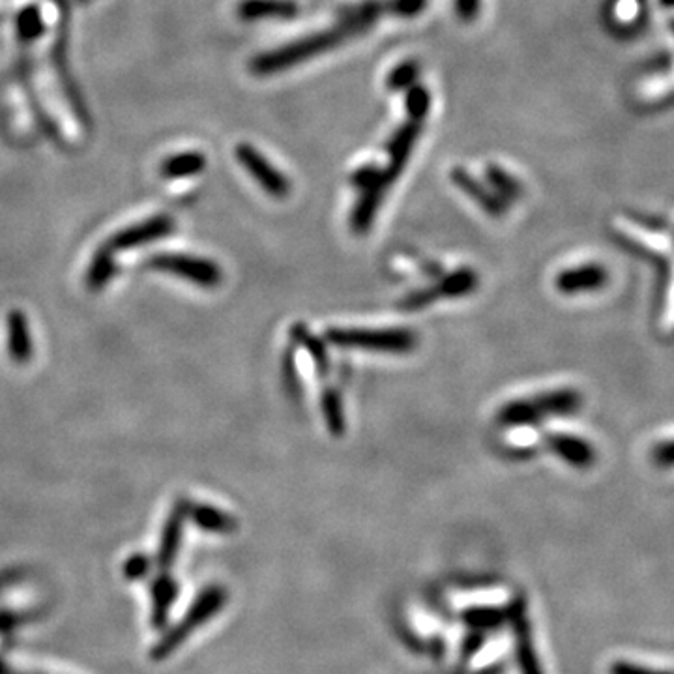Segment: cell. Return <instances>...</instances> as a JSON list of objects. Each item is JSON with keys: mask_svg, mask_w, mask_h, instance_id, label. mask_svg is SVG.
Segmentation results:
<instances>
[{"mask_svg": "<svg viewBox=\"0 0 674 674\" xmlns=\"http://www.w3.org/2000/svg\"><path fill=\"white\" fill-rule=\"evenodd\" d=\"M637 3H639V4H643V3H644V0H637Z\"/></svg>", "mask_w": 674, "mask_h": 674, "instance_id": "cell-41", "label": "cell"}, {"mask_svg": "<svg viewBox=\"0 0 674 674\" xmlns=\"http://www.w3.org/2000/svg\"><path fill=\"white\" fill-rule=\"evenodd\" d=\"M429 111H431V94L424 85L414 83L410 88L405 90V112L409 116V121L424 122Z\"/></svg>", "mask_w": 674, "mask_h": 674, "instance_id": "cell-28", "label": "cell"}, {"mask_svg": "<svg viewBox=\"0 0 674 674\" xmlns=\"http://www.w3.org/2000/svg\"><path fill=\"white\" fill-rule=\"evenodd\" d=\"M545 443L554 455H559L562 461H566L575 469H590L596 461L594 446L579 436L556 433L549 435L545 438Z\"/></svg>", "mask_w": 674, "mask_h": 674, "instance_id": "cell-12", "label": "cell"}, {"mask_svg": "<svg viewBox=\"0 0 674 674\" xmlns=\"http://www.w3.org/2000/svg\"><path fill=\"white\" fill-rule=\"evenodd\" d=\"M672 31H674V21H672Z\"/></svg>", "mask_w": 674, "mask_h": 674, "instance_id": "cell-42", "label": "cell"}, {"mask_svg": "<svg viewBox=\"0 0 674 674\" xmlns=\"http://www.w3.org/2000/svg\"><path fill=\"white\" fill-rule=\"evenodd\" d=\"M652 461L658 464V467H663V469L674 467V438L665 440V443H660L654 446Z\"/></svg>", "mask_w": 674, "mask_h": 674, "instance_id": "cell-35", "label": "cell"}, {"mask_svg": "<svg viewBox=\"0 0 674 674\" xmlns=\"http://www.w3.org/2000/svg\"><path fill=\"white\" fill-rule=\"evenodd\" d=\"M450 180L457 190H461L471 201H474L485 214L493 218H500L506 212V202L491 190L481 184L474 175H471L467 169L454 167L450 173Z\"/></svg>", "mask_w": 674, "mask_h": 674, "instance_id": "cell-10", "label": "cell"}, {"mask_svg": "<svg viewBox=\"0 0 674 674\" xmlns=\"http://www.w3.org/2000/svg\"><path fill=\"white\" fill-rule=\"evenodd\" d=\"M384 4H386V15L400 17V19H412L427 10L429 0H384Z\"/></svg>", "mask_w": 674, "mask_h": 674, "instance_id": "cell-31", "label": "cell"}, {"mask_svg": "<svg viewBox=\"0 0 674 674\" xmlns=\"http://www.w3.org/2000/svg\"><path fill=\"white\" fill-rule=\"evenodd\" d=\"M285 373H287V384H289V390L291 391H298V381H296V371L292 369V362H291V355L287 358V365H285Z\"/></svg>", "mask_w": 674, "mask_h": 674, "instance_id": "cell-38", "label": "cell"}, {"mask_svg": "<svg viewBox=\"0 0 674 674\" xmlns=\"http://www.w3.org/2000/svg\"><path fill=\"white\" fill-rule=\"evenodd\" d=\"M534 407H536L540 418L547 416H568L573 414L580 409V403H583V398L580 393L575 390H553L545 391L542 395H536V398H530Z\"/></svg>", "mask_w": 674, "mask_h": 674, "instance_id": "cell-16", "label": "cell"}, {"mask_svg": "<svg viewBox=\"0 0 674 674\" xmlns=\"http://www.w3.org/2000/svg\"><path fill=\"white\" fill-rule=\"evenodd\" d=\"M483 639H485V637H483V632H476V630H472V632L467 635V639L463 641V648H461L463 658H471V656H474V654L478 652V650L481 648Z\"/></svg>", "mask_w": 674, "mask_h": 674, "instance_id": "cell-37", "label": "cell"}, {"mask_svg": "<svg viewBox=\"0 0 674 674\" xmlns=\"http://www.w3.org/2000/svg\"><path fill=\"white\" fill-rule=\"evenodd\" d=\"M508 620L511 622L516 643V661L521 674H544L536 646H534L530 622L526 616V607L523 599H517L514 606L508 609Z\"/></svg>", "mask_w": 674, "mask_h": 674, "instance_id": "cell-6", "label": "cell"}, {"mask_svg": "<svg viewBox=\"0 0 674 674\" xmlns=\"http://www.w3.org/2000/svg\"><path fill=\"white\" fill-rule=\"evenodd\" d=\"M478 287V275L471 268H459L457 272L443 277L438 283L431 285L429 291L435 298H459L467 296Z\"/></svg>", "mask_w": 674, "mask_h": 674, "instance_id": "cell-20", "label": "cell"}, {"mask_svg": "<svg viewBox=\"0 0 674 674\" xmlns=\"http://www.w3.org/2000/svg\"><path fill=\"white\" fill-rule=\"evenodd\" d=\"M206 167V157L201 152H184L171 156L161 166V175L166 178H185L202 173Z\"/></svg>", "mask_w": 674, "mask_h": 674, "instance_id": "cell-23", "label": "cell"}, {"mask_svg": "<svg viewBox=\"0 0 674 674\" xmlns=\"http://www.w3.org/2000/svg\"><path fill=\"white\" fill-rule=\"evenodd\" d=\"M173 229H175V221L169 216H156V218H150L143 223L121 230L119 235H114L111 238L109 247L112 251L141 247V246L152 244L159 238L171 235Z\"/></svg>", "mask_w": 674, "mask_h": 674, "instance_id": "cell-8", "label": "cell"}, {"mask_svg": "<svg viewBox=\"0 0 674 674\" xmlns=\"http://www.w3.org/2000/svg\"><path fill=\"white\" fill-rule=\"evenodd\" d=\"M499 420L504 426H534L542 422V418L532 400H517L500 409Z\"/></svg>", "mask_w": 674, "mask_h": 674, "instance_id": "cell-25", "label": "cell"}, {"mask_svg": "<svg viewBox=\"0 0 674 674\" xmlns=\"http://www.w3.org/2000/svg\"><path fill=\"white\" fill-rule=\"evenodd\" d=\"M298 12L300 6L296 0H240L237 6V13L242 21H291Z\"/></svg>", "mask_w": 674, "mask_h": 674, "instance_id": "cell-13", "label": "cell"}, {"mask_svg": "<svg viewBox=\"0 0 674 674\" xmlns=\"http://www.w3.org/2000/svg\"><path fill=\"white\" fill-rule=\"evenodd\" d=\"M114 270H116V265H114V257H112V249L109 246H103L96 251L94 259H92L90 266H88V272H86V287L90 291H102L109 282L111 277L114 275Z\"/></svg>", "mask_w": 674, "mask_h": 674, "instance_id": "cell-22", "label": "cell"}, {"mask_svg": "<svg viewBox=\"0 0 674 674\" xmlns=\"http://www.w3.org/2000/svg\"><path fill=\"white\" fill-rule=\"evenodd\" d=\"M227 603V590L214 585V587H208L204 589L197 599L192 603V607L188 609V613H185L184 620L178 622L175 627H171V630L159 639V643L156 644L152 656L156 660H164L167 656H171L175 650L178 646H182V643L188 639L197 627H201L202 624H206L208 620H212Z\"/></svg>", "mask_w": 674, "mask_h": 674, "instance_id": "cell-3", "label": "cell"}, {"mask_svg": "<svg viewBox=\"0 0 674 674\" xmlns=\"http://www.w3.org/2000/svg\"><path fill=\"white\" fill-rule=\"evenodd\" d=\"M150 266L157 272L182 277V280L192 282L202 289H216L223 280L221 268L214 261L192 257V255H157V257L150 261Z\"/></svg>", "mask_w": 674, "mask_h": 674, "instance_id": "cell-4", "label": "cell"}, {"mask_svg": "<svg viewBox=\"0 0 674 674\" xmlns=\"http://www.w3.org/2000/svg\"><path fill=\"white\" fill-rule=\"evenodd\" d=\"M328 343L339 348H360L371 353L405 355L416 348L418 337L409 328H332L327 332Z\"/></svg>", "mask_w": 674, "mask_h": 674, "instance_id": "cell-2", "label": "cell"}, {"mask_svg": "<svg viewBox=\"0 0 674 674\" xmlns=\"http://www.w3.org/2000/svg\"><path fill=\"white\" fill-rule=\"evenodd\" d=\"M381 175H382V169L373 166V164H367V166H362L358 167L353 176H351V182L356 190L360 192H365L369 188H373V185H382L381 182ZM384 188V185H382ZM386 190V188H384Z\"/></svg>", "mask_w": 674, "mask_h": 674, "instance_id": "cell-32", "label": "cell"}, {"mask_svg": "<svg viewBox=\"0 0 674 674\" xmlns=\"http://www.w3.org/2000/svg\"><path fill=\"white\" fill-rule=\"evenodd\" d=\"M485 180L504 202H514L523 195V185L519 184V180L502 169L499 164H490L485 167Z\"/></svg>", "mask_w": 674, "mask_h": 674, "instance_id": "cell-21", "label": "cell"}, {"mask_svg": "<svg viewBox=\"0 0 674 674\" xmlns=\"http://www.w3.org/2000/svg\"><path fill=\"white\" fill-rule=\"evenodd\" d=\"M455 13L463 22H472L481 10V0H454Z\"/></svg>", "mask_w": 674, "mask_h": 674, "instance_id": "cell-36", "label": "cell"}, {"mask_svg": "<svg viewBox=\"0 0 674 674\" xmlns=\"http://www.w3.org/2000/svg\"><path fill=\"white\" fill-rule=\"evenodd\" d=\"M4 672V665L3 663H0V674H3Z\"/></svg>", "mask_w": 674, "mask_h": 674, "instance_id": "cell-40", "label": "cell"}, {"mask_svg": "<svg viewBox=\"0 0 674 674\" xmlns=\"http://www.w3.org/2000/svg\"><path fill=\"white\" fill-rule=\"evenodd\" d=\"M17 34L22 41H34L43 34L41 12L36 6H29L17 15Z\"/></svg>", "mask_w": 674, "mask_h": 674, "instance_id": "cell-30", "label": "cell"}, {"mask_svg": "<svg viewBox=\"0 0 674 674\" xmlns=\"http://www.w3.org/2000/svg\"><path fill=\"white\" fill-rule=\"evenodd\" d=\"M609 274L601 265H583L577 268L564 270L556 277V289L564 294L594 292L607 285Z\"/></svg>", "mask_w": 674, "mask_h": 674, "instance_id": "cell-11", "label": "cell"}, {"mask_svg": "<svg viewBox=\"0 0 674 674\" xmlns=\"http://www.w3.org/2000/svg\"><path fill=\"white\" fill-rule=\"evenodd\" d=\"M8 353L10 358L19 365L31 362L34 355V343L27 317L19 310L10 311L8 315Z\"/></svg>", "mask_w": 674, "mask_h": 674, "instance_id": "cell-14", "label": "cell"}, {"mask_svg": "<svg viewBox=\"0 0 674 674\" xmlns=\"http://www.w3.org/2000/svg\"><path fill=\"white\" fill-rule=\"evenodd\" d=\"M190 506L192 504L188 500H178L164 526V532H161V542H159L157 559H156L161 570H169L173 562L176 561V554H178L182 536H184V526L190 517Z\"/></svg>", "mask_w": 674, "mask_h": 674, "instance_id": "cell-9", "label": "cell"}, {"mask_svg": "<svg viewBox=\"0 0 674 674\" xmlns=\"http://www.w3.org/2000/svg\"><path fill=\"white\" fill-rule=\"evenodd\" d=\"M461 618L471 630L485 634L500 627L508 620V611L499 607H471L467 611H463Z\"/></svg>", "mask_w": 674, "mask_h": 674, "instance_id": "cell-24", "label": "cell"}, {"mask_svg": "<svg viewBox=\"0 0 674 674\" xmlns=\"http://www.w3.org/2000/svg\"><path fill=\"white\" fill-rule=\"evenodd\" d=\"M386 15V4L384 0H362V3L345 6L337 21L345 22V25L351 27L356 36L365 34L371 27L377 25L379 19Z\"/></svg>", "mask_w": 674, "mask_h": 674, "instance_id": "cell-15", "label": "cell"}, {"mask_svg": "<svg viewBox=\"0 0 674 674\" xmlns=\"http://www.w3.org/2000/svg\"><path fill=\"white\" fill-rule=\"evenodd\" d=\"M235 156L238 164L249 173V176L257 182L261 188L274 199H285L291 193L289 178L277 171L270 161L249 143H240L235 148Z\"/></svg>", "mask_w": 674, "mask_h": 674, "instance_id": "cell-5", "label": "cell"}, {"mask_svg": "<svg viewBox=\"0 0 674 674\" xmlns=\"http://www.w3.org/2000/svg\"><path fill=\"white\" fill-rule=\"evenodd\" d=\"M353 38H356L355 31L348 25H345V22L337 21L334 27L306 34L294 41L282 45V48H275L272 51L257 55L251 60L249 67L255 76H261V77L280 74L283 72V69H291L298 64L308 62L310 58L328 53L339 48L343 41L353 40Z\"/></svg>", "mask_w": 674, "mask_h": 674, "instance_id": "cell-1", "label": "cell"}, {"mask_svg": "<svg viewBox=\"0 0 674 674\" xmlns=\"http://www.w3.org/2000/svg\"><path fill=\"white\" fill-rule=\"evenodd\" d=\"M420 133H422V122L407 121L391 135L386 147L388 166L382 169V175H381V182L384 188H390V185L405 171L407 161L412 154V148L418 141V137H420Z\"/></svg>", "mask_w": 674, "mask_h": 674, "instance_id": "cell-7", "label": "cell"}, {"mask_svg": "<svg viewBox=\"0 0 674 674\" xmlns=\"http://www.w3.org/2000/svg\"><path fill=\"white\" fill-rule=\"evenodd\" d=\"M320 409H322V416H324V422H327L328 431L334 436H341L345 431V412H343L339 393L334 388H327L322 391Z\"/></svg>", "mask_w": 674, "mask_h": 674, "instance_id": "cell-26", "label": "cell"}, {"mask_svg": "<svg viewBox=\"0 0 674 674\" xmlns=\"http://www.w3.org/2000/svg\"><path fill=\"white\" fill-rule=\"evenodd\" d=\"M178 583L176 580L164 573L154 579L152 583V624L156 627H164L169 618V611L175 606L178 598Z\"/></svg>", "mask_w": 674, "mask_h": 674, "instance_id": "cell-17", "label": "cell"}, {"mask_svg": "<svg viewBox=\"0 0 674 674\" xmlns=\"http://www.w3.org/2000/svg\"><path fill=\"white\" fill-rule=\"evenodd\" d=\"M190 517L204 532L230 534L238 528V523L235 517L211 504H192Z\"/></svg>", "mask_w": 674, "mask_h": 674, "instance_id": "cell-18", "label": "cell"}, {"mask_svg": "<svg viewBox=\"0 0 674 674\" xmlns=\"http://www.w3.org/2000/svg\"><path fill=\"white\" fill-rule=\"evenodd\" d=\"M292 337L306 348L308 355L313 358L317 369L320 377H327L328 375V369H330V360H328V353H327V346L322 345L320 339H317L315 336H311L308 332L306 327H294L292 328Z\"/></svg>", "mask_w": 674, "mask_h": 674, "instance_id": "cell-27", "label": "cell"}, {"mask_svg": "<svg viewBox=\"0 0 674 674\" xmlns=\"http://www.w3.org/2000/svg\"><path fill=\"white\" fill-rule=\"evenodd\" d=\"M665 8H674V0H660Z\"/></svg>", "mask_w": 674, "mask_h": 674, "instance_id": "cell-39", "label": "cell"}, {"mask_svg": "<svg viewBox=\"0 0 674 674\" xmlns=\"http://www.w3.org/2000/svg\"><path fill=\"white\" fill-rule=\"evenodd\" d=\"M384 188L382 185H373L365 192H360L362 195L358 197L353 214H351V227L356 232V235H364L373 225V220L379 212V206L384 197Z\"/></svg>", "mask_w": 674, "mask_h": 674, "instance_id": "cell-19", "label": "cell"}, {"mask_svg": "<svg viewBox=\"0 0 674 674\" xmlns=\"http://www.w3.org/2000/svg\"><path fill=\"white\" fill-rule=\"evenodd\" d=\"M150 566H152V561L148 559L147 554H133L124 564V575L130 580L143 579L150 571Z\"/></svg>", "mask_w": 674, "mask_h": 674, "instance_id": "cell-33", "label": "cell"}, {"mask_svg": "<svg viewBox=\"0 0 674 674\" xmlns=\"http://www.w3.org/2000/svg\"><path fill=\"white\" fill-rule=\"evenodd\" d=\"M609 674H674V672L632 663V661H615L609 667Z\"/></svg>", "mask_w": 674, "mask_h": 674, "instance_id": "cell-34", "label": "cell"}, {"mask_svg": "<svg viewBox=\"0 0 674 674\" xmlns=\"http://www.w3.org/2000/svg\"><path fill=\"white\" fill-rule=\"evenodd\" d=\"M418 76H420V64L412 58L403 60L390 69V74L386 76V88L390 92H405L416 83Z\"/></svg>", "mask_w": 674, "mask_h": 674, "instance_id": "cell-29", "label": "cell"}]
</instances>
